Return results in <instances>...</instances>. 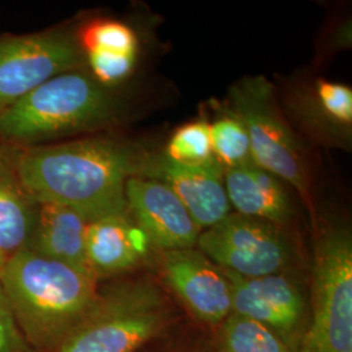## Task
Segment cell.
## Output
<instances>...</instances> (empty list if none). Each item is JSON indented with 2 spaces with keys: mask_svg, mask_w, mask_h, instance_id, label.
Wrapping results in <instances>:
<instances>
[{
  "mask_svg": "<svg viewBox=\"0 0 352 352\" xmlns=\"http://www.w3.org/2000/svg\"><path fill=\"white\" fill-rule=\"evenodd\" d=\"M227 107L239 116L251 142L253 162L296 190L312 225L317 218L311 164L299 133L265 76H244L227 90Z\"/></svg>",
  "mask_w": 352,
  "mask_h": 352,
  "instance_id": "cell-6",
  "label": "cell"
},
{
  "mask_svg": "<svg viewBox=\"0 0 352 352\" xmlns=\"http://www.w3.org/2000/svg\"><path fill=\"white\" fill-rule=\"evenodd\" d=\"M85 247L89 270L98 282L141 272L154 265L158 253L128 210L88 223Z\"/></svg>",
  "mask_w": 352,
  "mask_h": 352,
  "instance_id": "cell-14",
  "label": "cell"
},
{
  "mask_svg": "<svg viewBox=\"0 0 352 352\" xmlns=\"http://www.w3.org/2000/svg\"><path fill=\"white\" fill-rule=\"evenodd\" d=\"M87 228L88 221L75 210L56 204H39L28 247L91 274L87 261Z\"/></svg>",
  "mask_w": 352,
  "mask_h": 352,
  "instance_id": "cell-17",
  "label": "cell"
},
{
  "mask_svg": "<svg viewBox=\"0 0 352 352\" xmlns=\"http://www.w3.org/2000/svg\"><path fill=\"white\" fill-rule=\"evenodd\" d=\"M87 68L74 28L0 36V110L56 76Z\"/></svg>",
  "mask_w": 352,
  "mask_h": 352,
  "instance_id": "cell-8",
  "label": "cell"
},
{
  "mask_svg": "<svg viewBox=\"0 0 352 352\" xmlns=\"http://www.w3.org/2000/svg\"><path fill=\"white\" fill-rule=\"evenodd\" d=\"M154 267L176 304L200 327L215 330L232 314L228 278L197 247L160 252Z\"/></svg>",
  "mask_w": 352,
  "mask_h": 352,
  "instance_id": "cell-10",
  "label": "cell"
},
{
  "mask_svg": "<svg viewBox=\"0 0 352 352\" xmlns=\"http://www.w3.org/2000/svg\"><path fill=\"white\" fill-rule=\"evenodd\" d=\"M223 272L231 286L232 314L257 321L274 331L291 351H300L309 322L308 277L302 267L258 278Z\"/></svg>",
  "mask_w": 352,
  "mask_h": 352,
  "instance_id": "cell-9",
  "label": "cell"
},
{
  "mask_svg": "<svg viewBox=\"0 0 352 352\" xmlns=\"http://www.w3.org/2000/svg\"><path fill=\"white\" fill-rule=\"evenodd\" d=\"M0 283L28 343L54 352L87 315L100 282L25 247L7 258Z\"/></svg>",
  "mask_w": 352,
  "mask_h": 352,
  "instance_id": "cell-4",
  "label": "cell"
},
{
  "mask_svg": "<svg viewBox=\"0 0 352 352\" xmlns=\"http://www.w3.org/2000/svg\"><path fill=\"white\" fill-rule=\"evenodd\" d=\"M6 261H7V258L0 253V274H1V270H3V267H4V264H6Z\"/></svg>",
  "mask_w": 352,
  "mask_h": 352,
  "instance_id": "cell-24",
  "label": "cell"
},
{
  "mask_svg": "<svg viewBox=\"0 0 352 352\" xmlns=\"http://www.w3.org/2000/svg\"><path fill=\"white\" fill-rule=\"evenodd\" d=\"M210 123L214 160L223 170L252 164L251 142L239 116L225 103L219 104Z\"/></svg>",
  "mask_w": 352,
  "mask_h": 352,
  "instance_id": "cell-19",
  "label": "cell"
},
{
  "mask_svg": "<svg viewBox=\"0 0 352 352\" xmlns=\"http://www.w3.org/2000/svg\"><path fill=\"white\" fill-rule=\"evenodd\" d=\"M77 38L84 56L89 52H104L139 58L140 39L136 30L119 20H91L77 29Z\"/></svg>",
  "mask_w": 352,
  "mask_h": 352,
  "instance_id": "cell-20",
  "label": "cell"
},
{
  "mask_svg": "<svg viewBox=\"0 0 352 352\" xmlns=\"http://www.w3.org/2000/svg\"><path fill=\"white\" fill-rule=\"evenodd\" d=\"M162 154L182 164H202L213 160L210 123L200 118L177 126L171 133Z\"/></svg>",
  "mask_w": 352,
  "mask_h": 352,
  "instance_id": "cell-21",
  "label": "cell"
},
{
  "mask_svg": "<svg viewBox=\"0 0 352 352\" xmlns=\"http://www.w3.org/2000/svg\"><path fill=\"white\" fill-rule=\"evenodd\" d=\"M213 333L214 352H292L274 331L236 314L228 316Z\"/></svg>",
  "mask_w": 352,
  "mask_h": 352,
  "instance_id": "cell-18",
  "label": "cell"
},
{
  "mask_svg": "<svg viewBox=\"0 0 352 352\" xmlns=\"http://www.w3.org/2000/svg\"><path fill=\"white\" fill-rule=\"evenodd\" d=\"M196 247L214 264L240 277L302 267V254L289 228L235 212L202 231Z\"/></svg>",
  "mask_w": 352,
  "mask_h": 352,
  "instance_id": "cell-7",
  "label": "cell"
},
{
  "mask_svg": "<svg viewBox=\"0 0 352 352\" xmlns=\"http://www.w3.org/2000/svg\"><path fill=\"white\" fill-rule=\"evenodd\" d=\"M0 352H36L25 340L0 283Z\"/></svg>",
  "mask_w": 352,
  "mask_h": 352,
  "instance_id": "cell-22",
  "label": "cell"
},
{
  "mask_svg": "<svg viewBox=\"0 0 352 352\" xmlns=\"http://www.w3.org/2000/svg\"><path fill=\"white\" fill-rule=\"evenodd\" d=\"M200 340H164L142 352H214L212 342L206 343Z\"/></svg>",
  "mask_w": 352,
  "mask_h": 352,
  "instance_id": "cell-23",
  "label": "cell"
},
{
  "mask_svg": "<svg viewBox=\"0 0 352 352\" xmlns=\"http://www.w3.org/2000/svg\"><path fill=\"white\" fill-rule=\"evenodd\" d=\"M151 151L115 136H85L24 148L19 168L39 204L63 205L88 223L126 213L128 179L141 176Z\"/></svg>",
  "mask_w": 352,
  "mask_h": 352,
  "instance_id": "cell-1",
  "label": "cell"
},
{
  "mask_svg": "<svg viewBox=\"0 0 352 352\" xmlns=\"http://www.w3.org/2000/svg\"><path fill=\"white\" fill-rule=\"evenodd\" d=\"M126 210L158 252L195 248L201 234L187 208L164 183L131 177L126 184Z\"/></svg>",
  "mask_w": 352,
  "mask_h": 352,
  "instance_id": "cell-13",
  "label": "cell"
},
{
  "mask_svg": "<svg viewBox=\"0 0 352 352\" xmlns=\"http://www.w3.org/2000/svg\"><path fill=\"white\" fill-rule=\"evenodd\" d=\"M187 316L151 272L98 287L87 315L54 352H142L170 340Z\"/></svg>",
  "mask_w": 352,
  "mask_h": 352,
  "instance_id": "cell-3",
  "label": "cell"
},
{
  "mask_svg": "<svg viewBox=\"0 0 352 352\" xmlns=\"http://www.w3.org/2000/svg\"><path fill=\"white\" fill-rule=\"evenodd\" d=\"M128 104L87 68L56 76L0 110V142L32 148L123 124Z\"/></svg>",
  "mask_w": 352,
  "mask_h": 352,
  "instance_id": "cell-2",
  "label": "cell"
},
{
  "mask_svg": "<svg viewBox=\"0 0 352 352\" xmlns=\"http://www.w3.org/2000/svg\"><path fill=\"white\" fill-rule=\"evenodd\" d=\"M278 100L291 126L311 142L340 151L352 149V89L324 77L289 82Z\"/></svg>",
  "mask_w": 352,
  "mask_h": 352,
  "instance_id": "cell-11",
  "label": "cell"
},
{
  "mask_svg": "<svg viewBox=\"0 0 352 352\" xmlns=\"http://www.w3.org/2000/svg\"><path fill=\"white\" fill-rule=\"evenodd\" d=\"M140 177L160 180L173 189L201 232L231 213L225 170L214 158L206 164H182L167 160L162 151H151Z\"/></svg>",
  "mask_w": 352,
  "mask_h": 352,
  "instance_id": "cell-12",
  "label": "cell"
},
{
  "mask_svg": "<svg viewBox=\"0 0 352 352\" xmlns=\"http://www.w3.org/2000/svg\"><path fill=\"white\" fill-rule=\"evenodd\" d=\"M20 151L0 142V253L6 258L28 247L39 208L20 174Z\"/></svg>",
  "mask_w": 352,
  "mask_h": 352,
  "instance_id": "cell-16",
  "label": "cell"
},
{
  "mask_svg": "<svg viewBox=\"0 0 352 352\" xmlns=\"http://www.w3.org/2000/svg\"><path fill=\"white\" fill-rule=\"evenodd\" d=\"M225 187L235 213L291 226L296 212L289 186L254 162L225 170Z\"/></svg>",
  "mask_w": 352,
  "mask_h": 352,
  "instance_id": "cell-15",
  "label": "cell"
},
{
  "mask_svg": "<svg viewBox=\"0 0 352 352\" xmlns=\"http://www.w3.org/2000/svg\"><path fill=\"white\" fill-rule=\"evenodd\" d=\"M309 322L299 352H352V232L336 215L317 214Z\"/></svg>",
  "mask_w": 352,
  "mask_h": 352,
  "instance_id": "cell-5",
  "label": "cell"
}]
</instances>
